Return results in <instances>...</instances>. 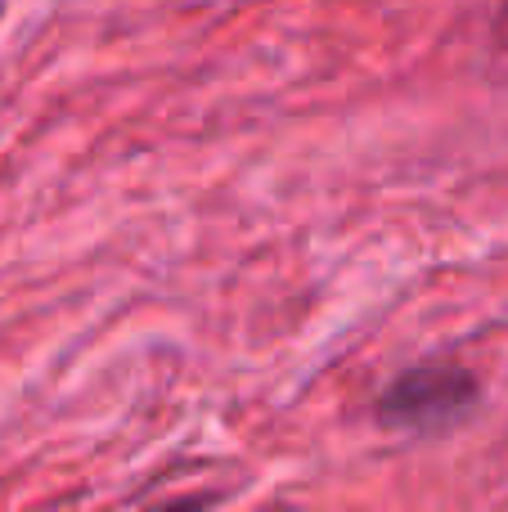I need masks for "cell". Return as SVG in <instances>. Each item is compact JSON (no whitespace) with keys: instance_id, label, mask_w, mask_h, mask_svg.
Returning <instances> with one entry per match:
<instances>
[{"instance_id":"cell-1","label":"cell","mask_w":508,"mask_h":512,"mask_svg":"<svg viewBox=\"0 0 508 512\" xmlns=\"http://www.w3.org/2000/svg\"><path fill=\"white\" fill-rule=\"evenodd\" d=\"M477 378L455 360H428L405 369L401 378L387 382V391L378 396L374 414L387 432H446L459 418L473 414L477 405Z\"/></svg>"}]
</instances>
